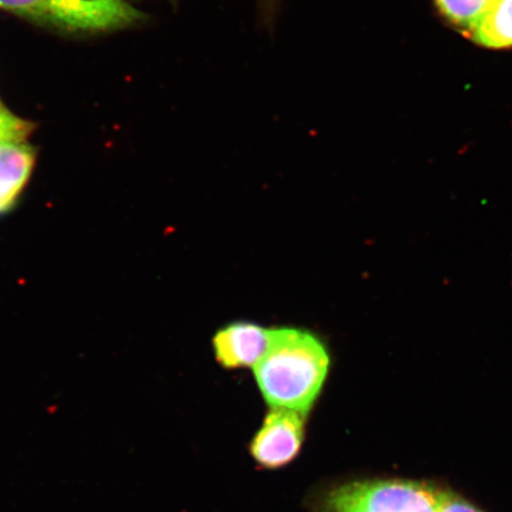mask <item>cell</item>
Listing matches in <instances>:
<instances>
[{
    "mask_svg": "<svg viewBox=\"0 0 512 512\" xmlns=\"http://www.w3.org/2000/svg\"><path fill=\"white\" fill-rule=\"evenodd\" d=\"M35 164V152L25 142L0 140V214L18 200Z\"/></svg>",
    "mask_w": 512,
    "mask_h": 512,
    "instance_id": "cell-6",
    "label": "cell"
},
{
    "mask_svg": "<svg viewBox=\"0 0 512 512\" xmlns=\"http://www.w3.org/2000/svg\"><path fill=\"white\" fill-rule=\"evenodd\" d=\"M441 491L411 480L352 483L332 491L328 512H440Z\"/></svg>",
    "mask_w": 512,
    "mask_h": 512,
    "instance_id": "cell-3",
    "label": "cell"
},
{
    "mask_svg": "<svg viewBox=\"0 0 512 512\" xmlns=\"http://www.w3.org/2000/svg\"><path fill=\"white\" fill-rule=\"evenodd\" d=\"M168 2H170V3H176V2H177V0H168Z\"/></svg>",
    "mask_w": 512,
    "mask_h": 512,
    "instance_id": "cell-11",
    "label": "cell"
},
{
    "mask_svg": "<svg viewBox=\"0 0 512 512\" xmlns=\"http://www.w3.org/2000/svg\"><path fill=\"white\" fill-rule=\"evenodd\" d=\"M328 348L309 330L271 329L266 354L256 364V383L271 408L306 415L317 400L330 369Z\"/></svg>",
    "mask_w": 512,
    "mask_h": 512,
    "instance_id": "cell-1",
    "label": "cell"
},
{
    "mask_svg": "<svg viewBox=\"0 0 512 512\" xmlns=\"http://www.w3.org/2000/svg\"><path fill=\"white\" fill-rule=\"evenodd\" d=\"M434 3L446 22L469 38L495 0H434Z\"/></svg>",
    "mask_w": 512,
    "mask_h": 512,
    "instance_id": "cell-8",
    "label": "cell"
},
{
    "mask_svg": "<svg viewBox=\"0 0 512 512\" xmlns=\"http://www.w3.org/2000/svg\"><path fill=\"white\" fill-rule=\"evenodd\" d=\"M31 132L28 121L16 117L0 102V140L25 142Z\"/></svg>",
    "mask_w": 512,
    "mask_h": 512,
    "instance_id": "cell-9",
    "label": "cell"
},
{
    "mask_svg": "<svg viewBox=\"0 0 512 512\" xmlns=\"http://www.w3.org/2000/svg\"><path fill=\"white\" fill-rule=\"evenodd\" d=\"M469 38L484 48H512V0H495Z\"/></svg>",
    "mask_w": 512,
    "mask_h": 512,
    "instance_id": "cell-7",
    "label": "cell"
},
{
    "mask_svg": "<svg viewBox=\"0 0 512 512\" xmlns=\"http://www.w3.org/2000/svg\"><path fill=\"white\" fill-rule=\"evenodd\" d=\"M440 512H483L472 504L466 502L465 499L450 492L441 491Z\"/></svg>",
    "mask_w": 512,
    "mask_h": 512,
    "instance_id": "cell-10",
    "label": "cell"
},
{
    "mask_svg": "<svg viewBox=\"0 0 512 512\" xmlns=\"http://www.w3.org/2000/svg\"><path fill=\"white\" fill-rule=\"evenodd\" d=\"M265 2H273V0H265Z\"/></svg>",
    "mask_w": 512,
    "mask_h": 512,
    "instance_id": "cell-12",
    "label": "cell"
},
{
    "mask_svg": "<svg viewBox=\"0 0 512 512\" xmlns=\"http://www.w3.org/2000/svg\"><path fill=\"white\" fill-rule=\"evenodd\" d=\"M270 335L271 329L247 320L224 325L213 338L216 360L227 369L254 368L266 354Z\"/></svg>",
    "mask_w": 512,
    "mask_h": 512,
    "instance_id": "cell-5",
    "label": "cell"
},
{
    "mask_svg": "<svg viewBox=\"0 0 512 512\" xmlns=\"http://www.w3.org/2000/svg\"><path fill=\"white\" fill-rule=\"evenodd\" d=\"M0 9L53 27L83 32L134 27L144 12L126 0H0Z\"/></svg>",
    "mask_w": 512,
    "mask_h": 512,
    "instance_id": "cell-2",
    "label": "cell"
},
{
    "mask_svg": "<svg viewBox=\"0 0 512 512\" xmlns=\"http://www.w3.org/2000/svg\"><path fill=\"white\" fill-rule=\"evenodd\" d=\"M304 418L305 415L290 408H272L253 441L254 458L267 467L290 463L303 443Z\"/></svg>",
    "mask_w": 512,
    "mask_h": 512,
    "instance_id": "cell-4",
    "label": "cell"
}]
</instances>
